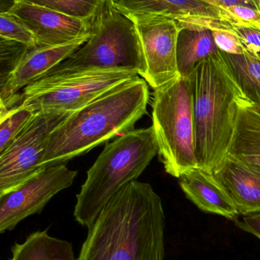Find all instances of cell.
<instances>
[{"mask_svg":"<svg viewBox=\"0 0 260 260\" xmlns=\"http://www.w3.org/2000/svg\"><path fill=\"white\" fill-rule=\"evenodd\" d=\"M88 40L81 39L54 47L29 48L7 80L0 85L1 112L12 108L14 101L21 90L42 79Z\"/></svg>","mask_w":260,"mask_h":260,"instance_id":"obj_13","label":"cell"},{"mask_svg":"<svg viewBox=\"0 0 260 260\" xmlns=\"http://www.w3.org/2000/svg\"><path fill=\"white\" fill-rule=\"evenodd\" d=\"M36 113L19 105L1 112L0 122V152L22 131Z\"/></svg>","mask_w":260,"mask_h":260,"instance_id":"obj_21","label":"cell"},{"mask_svg":"<svg viewBox=\"0 0 260 260\" xmlns=\"http://www.w3.org/2000/svg\"><path fill=\"white\" fill-rule=\"evenodd\" d=\"M220 53L246 99L260 106V60L245 53Z\"/></svg>","mask_w":260,"mask_h":260,"instance_id":"obj_19","label":"cell"},{"mask_svg":"<svg viewBox=\"0 0 260 260\" xmlns=\"http://www.w3.org/2000/svg\"><path fill=\"white\" fill-rule=\"evenodd\" d=\"M243 216L260 212V165L227 156L214 171Z\"/></svg>","mask_w":260,"mask_h":260,"instance_id":"obj_14","label":"cell"},{"mask_svg":"<svg viewBox=\"0 0 260 260\" xmlns=\"http://www.w3.org/2000/svg\"><path fill=\"white\" fill-rule=\"evenodd\" d=\"M11 251L9 260H78L71 243L50 236L47 230L32 234L22 244H15Z\"/></svg>","mask_w":260,"mask_h":260,"instance_id":"obj_18","label":"cell"},{"mask_svg":"<svg viewBox=\"0 0 260 260\" xmlns=\"http://www.w3.org/2000/svg\"><path fill=\"white\" fill-rule=\"evenodd\" d=\"M251 108H253V110L256 111V112L259 113L260 114V106H258V105H250Z\"/></svg>","mask_w":260,"mask_h":260,"instance_id":"obj_31","label":"cell"},{"mask_svg":"<svg viewBox=\"0 0 260 260\" xmlns=\"http://www.w3.org/2000/svg\"><path fill=\"white\" fill-rule=\"evenodd\" d=\"M102 70H129L142 78L146 73L135 25L111 0H107L92 20L88 41L44 76Z\"/></svg>","mask_w":260,"mask_h":260,"instance_id":"obj_5","label":"cell"},{"mask_svg":"<svg viewBox=\"0 0 260 260\" xmlns=\"http://www.w3.org/2000/svg\"><path fill=\"white\" fill-rule=\"evenodd\" d=\"M166 216L151 184L134 180L88 228L78 260H164Z\"/></svg>","mask_w":260,"mask_h":260,"instance_id":"obj_1","label":"cell"},{"mask_svg":"<svg viewBox=\"0 0 260 260\" xmlns=\"http://www.w3.org/2000/svg\"><path fill=\"white\" fill-rule=\"evenodd\" d=\"M30 47L0 37V85L7 80Z\"/></svg>","mask_w":260,"mask_h":260,"instance_id":"obj_22","label":"cell"},{"mask_svg":"<svg viewBox=\"0 0 260 260\" xmlns=\"http://www.w3.org/2000/svg\"><path fill=\"white\" fill-rule=\"evenodd\" d=\"M17 2V0H0V14L10 12Z\"/></svg>","mask_w":260,"mask_h":260,"instance_id":"obj_29","label":"cell"},{"mask_svg":"<svg viewBox=\"0 0 260 260\" xmlns=\"http://www.w3.org/2000/svg\"><path fill=\"white\" fill-rule=\"evenodd\" d=\"M138 77L137 73L129 70L44 76L19 93L18 106L21 105L35 113H73Z\"/></svg>","mask_w":260,"mask_h":260,"instance_id":"obj_7","label":"cell"},{"mask_svg":"<svg viewBox=\"0 0 260 260\" xmlns=\"http://www.w3.org/2000/svg\"><path fill=\"white\" fill-rule=\"evenodd\" d=\"M72 113L39 112L0 152V195L44 169L50 133Z\"/></svg>","mask_w":260,"mask_h":260,"instance_id":"obj_8","label":"cell"},{"mask_svg":"<svg viewBox=\"0 0 260 260\" xmlns=\"http://www.w3.org/2000/svg\"><path fill=\"white\" fill-rule=\"evenodd\" d=\"M212 31L215 44L220 51L230 54L244 53L239 38L235 31L225 29H218L213 30Z\"/></svg>","mask_w":260,"mask_h":260,"instance_id":"obj_25","label":"cell"},{"mask_svg":"<svg viewBox=\"0 0 260 260\" xmlns=\"http://www.w3.org/2000/svg\"><path fill=\"white\" fill-rule=\"evenodd\" d=\"M77 171L64 164L47 167L0 195V232L12 231L24 218L41 213L58 192L70 187Z\"/></svg>","mask_w":260,"mask_h":260,"instance_id":"obj_9","label":"cell"},{"mask_svg":"<svg viewBox=\"0 0 260 260\" xmlns=\"http://www.w3.org/2000/svg\"><path fill=\"white\" fill-rule=\"evenodd\" d=\"M235 225L260 240V212L243 217L242 220L235 221Z\"/></svg>","mask_w":260,"mask_h":260,"instance_id":"obj_27","label":"cell"},{"mask_svg":"<svg viewBox=\"0 0 260 260\" xmlns=\"http://www.w3.org/2000/svg\"><path fill=\"white\" fill-rule=\"evenodd\" d=\"M125 16H161L177 21L180 28L230 30L235 20L226 9L201 0H111Z\"/></svg>","mask_w":260,"mask_h":260,"instance_id":"obj_11","label":"cell"},{"mask_svg":"<svg viewBox=\"0 0 260 260\" xmlns=\"http://www.w3.org/2000/svg\"><path fill=\"white\" fill-rule=\"evenodd\" d=\"M9 13L32 31L37 47L64 45L89 39L91 35L92 21L79 19L47 8L17 2Z\"/></svg>","mask_w":260,"mask_h":260,"instance_id":"obj_12","label":"cell"},{"mask_svg":"<svg viewBox=\"0 0 260 260\" xmlns=\"http://www.w3.org/2000/svg\"><path fill=\"white\" fill-rule=\"evenodd\" d=\"M201 1L206 2V3H209V4L214 5V6L224 9L229 7V6H240V5L252 7L250 5L246 3L244 0H201Z\"/></svg>","mask_w":260,"mask_h":260,"instance_id":"obj_28","label":"cell"},{"mask_svg":"<svg viewBox=\"0 0 260 260\" xmlns=\"http://www.w3.org/2000/svg\"><path fill=\"white\" fill-rule=\"evenodd\" d=\"M226 10L238 21L240 24L250 26L260 30V10L246 6H232Z\"/></svg>","mask_w":260,"mask_h":260,"instance_id":"obj_26","label":"cell"},{"mask_svg":"<svg viewBox=\"0 0 260 260\" xmlns=\"http://www.w3.org/2000/svg\"><path fill=\"white\" fill-rule=\"evenodd\" d=\"M178 179L186 198L200 210L220 215L234 222L239 218L241 215L235 202L214 174L195 168Z\"/></svg>","mask_w":260,"mask_h":260,"instance_id":"obj_15","label":"cell"},{"mask_svg":"<svg viewBox=\"0 0 260 260\" xmlns=\"http://www.w3.org/2000/svg\"><path fill=\"white\" fill-rule=\"evenodd\" d=\"M158 151L152 126L131 130L107 143L76 195V221L90 228L113 197L137 180Z\"/></svg>","mask_w":260,"mask_h":260,"instance_id":"obj_4","label":"cell"},{"mask_svg":"<svg viewBox=\"0 0 260 260\" xmlns=\"http://www.w3.org/2000/svg\"><path fill=\"white\" fill-rule=\"evenodd\" d=\"M232 30L239 38L244 53L260 60V30L238 24L234 26Z\"/></svg>","mask_w":260,"mask_h":260,"instance_id":"obj_24","label":"cell"},{"mask_svg":"<svg viewBox=\"0 0 260 260\" xmlns=\"http://www.w3.org/2000/svg\"><path fill=\"white\" fill-rule=\"evenodd\" d=\"M0 37L25 44L30 48L37 47L32 31L9 12L0 14Z\"/></svg>","mask_w":260,"mask_h":260,"instance_id":"obj_23","label":"cell"},{"mask_svg":"<svg viewBox=\"0 0 260 260\" xmlns=\"http://www.w3.org/2000/svg\"><path fill=\"white\" fill-rule=\"evenodd\" d=\"M248 101L240 105L229 157L260 165V114Z\"/></svg>","mask_w":260,"mask_h":260,"instance_id":"obj_17","label":"cell"},{"mask_svg":"<svg viewBox=\"0 0 260 260\" xmlns=\"http://www.w3.org/2000/svg\"><path fill=\"white\" fill-rule=\"evenodd\" d=\"M219 52L212 29L186 27L180 28L177 43V59L182 77H190L197 64Z\"/></svg>","mask_w":260,"mask_h":260,"instance_id":"obj_16","label":"cell"},{"mask_svg":"<svg viewBox=\"0 0 260 260\" xmlns=\"http://www.w3.org/2000/svg\"><path fill=\"white\" fill-rule=\"evenodd\" d=\"M47 8L70 16L91 21L107 0H17Z\"/></svg>","mask_w":260,"mask_h":260,"instance_id":"obj_20","label":"cell"},{"mask_svg":"<svg viewBox=\"0 0 260 260\" xmlns=\"http://www.w3.org/2000/svg\"><path fill=\"white\" fill-rule=\"evenodd\" d=\"M255 9L260 10V0H244Z\"/></svg>","mask_w":260,"mask_h":260,"instance_id":"obj_30","label":"cell"},{"mask_svg":"<svg viewBox=\"0 0 260 260\" xmlns=\"http://www.w3.org/2000/svg\"><path fill=\"white\" fill-rule=\"evenodd\" d=\"M134 22L141 44L146 73L143 79L154 90L180 76L177 67V21L161 16H127Z\"/></svg>","mask_w":260,"mask_h":260,"instance_id":"obj_10","label":"cell"},{"mask_svg":"<svg viewBox=\"0 0 260 260\" xmlns=\"http://www.w3.org/2000/svg\"><path fill=\"white\" fill-rule=\"evenodd\" d=\"M149 99L148 82L138 77L72 113L50 133L43 166L64 163L134 129Z\"/></svg>","mask_w":260,"mask_h":260,"instance_id":"obj_2","label":"cell"},{"mask_svg":"<svg viewBox=\"0 0 260 260\" xmlns=\"http://www.w3.org/2000/svg\"><path fill=\"white\" fill-rule=\"evenodd\" d=\"M198 168L209 174L228 155L238 109L247 101L218 52L197 64L190 76Z\"/></svg>","mask_w":260,"mask_h":260,"instance_id":"obj_3","label":"cell"},{"mask_svg":"<svg viewBox=\"0 0 260 260\" xmlns=\"http://www.w3.org/2000/svg\"><path fill=\"white\" fill-rule=\"evenodd\" d=\"M152 120L158 155L166 172L179 178L198 168L190 77L179 76L154 90Z\"/></svg>","mask_w":260,"mask_h":260,"instance_id":"obj_6","label":"cell"}]
</instances>
